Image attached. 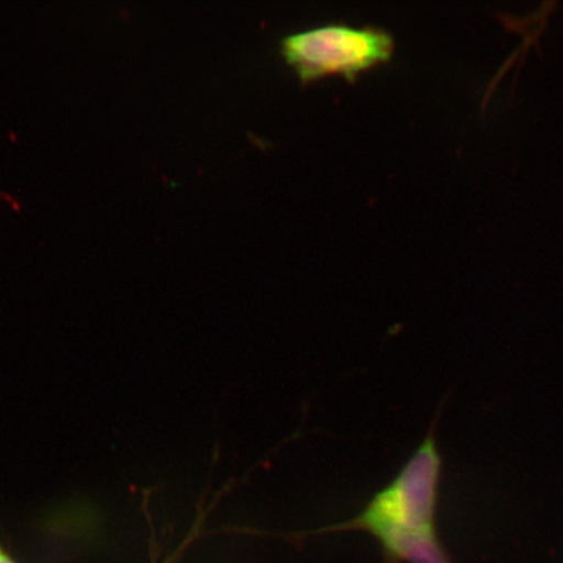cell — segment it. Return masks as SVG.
Here are the masks:
<instances>
[{
	"mask_svg": "<svg viewBox=\"0 0 563 563\" xmlns=\"http://www.w3.org/2000/svg\"><path fill=\"white\" fill-rule=\"evenodd\" d=\"M435 422L397 476L372 497L357 517L322 531L362 530L378 541L391 534L438 531L442 456Z\"/></svg>",
	"mask_w": 563,
	"mask_h": 563,
	"instance_id": "obj_1",
	"label": "cell"
},
{
	"mask_svg": "<svg viewBox=\"0 0 563 563\" xmlns=\"http://www.w3.org/2000/svg\"><path fill=\"white\" fill-rule=\"evenodd\" d=\"M396 42L378 27L328 24L287 35L280 42L285 62L302 84L328 76L354 82L358 75L390 62Z\"/></svg>",
	"mask_w": 563,
	"mask_h": 563,
	"instance_id": "obj_2",
	"label": "cell"
},
{
	"mask_svg": "<svg viewBox=\"0 0 563 563\" xmlns=\"http://www.w3.org/2000/svg\"><path fill=\"white\" fill-rule=\"evenodd\" d=\"M0 563H16L15 561L11 560L9 555L0 551Z\"/></svg>",
	"mask_w": 563,
	"mask_h": 563,
	"instance_id": "obj_3",
	"label": "cell"
}]
</instances>
